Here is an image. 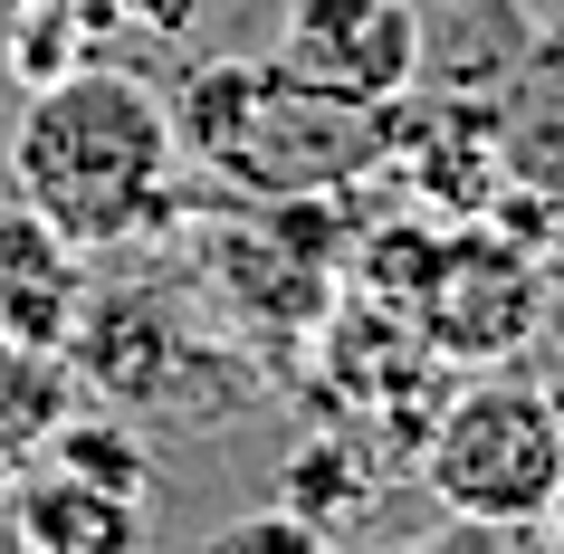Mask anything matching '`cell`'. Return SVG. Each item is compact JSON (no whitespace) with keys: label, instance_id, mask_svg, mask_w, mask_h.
Returning <instances> with one entry per match:
<instances>
[{"label":"cell","instance_id":"cell-8","mask_svg":"<svg viewBox=\"0 0 564 554\" xmlns=\"http://www.w3.org/2000/svg\"><path fill=\"white\" fill-rule=\"evenodd\" d=\"M498 163L545 202H564V30H535L527 67L498 87Z\"/></svg>","mask_w":564,"mask_h":554},{"label":"cell","instance_id":"cell-4","mask_svg":"<svg viewBox=\"0 0 564 554\" xmlns=\"http://www.w3.org/2000/svg\"><path fill=\"white\" fill-rule=\"evenodd\" d=\"M268 58L288 67L297 87H316V96L392 106V96H412L421 48H412V10H402V0H288Z\"/></svg>","mask_w":564,"mask_h":554},{"label":"cell","instance_id":"cell-6","mask_svg":"<svg viewBox=\"0 0 564 554\" xmlns=\"http://www.w3.org/2000/svg\"><path fill=\"white\" fill-rule=\"evenodd\" d=\"M87 296V249H67L39 210H0V345L67 354Z\"/></svg>","mask_w":564,"mask_h":554},{"label":"cell","instance_id":"cell-14","mask_svg":"<svg viewBox=\"0 0 564 554\" xmlns=\"http://www.w3.org/2000/svg\"><path fill=\"white\" fill-rule=\"evenodd\" d=\"M0 554H30V535H20V517L0 507Z\"/></svg>","mask_w":564,"mask_h":554},{"label":"cell","instance_id":"cell-5","mask_svg":"<svg viewBox=\"0 0 564 554\" xmlns=\"http://www.w3.org/2000/svg\"><path fill=\"white\" fill-rule=\"evenodd\" d=\"M421 345L459 354V363H498L535 335V268L517 249H488V230L441 239V268H431V296H421Z\"/></svg>","mask_w":564,"mask_h":554},{"label":"cell","instance_id":"cell-1","mask_svg":"<svg viewBox=\"0 0 564 554\" xmlns=\"http://www.w3.org/2000/svg\"><path fill=\"white\" fill-rule=\"evenodd\" d=\"M182 134L163 87L124 77V67L87 58L30 87L20 134H10V192L20 210H39L67 249H124L173 210Z\"/></svg>","mask_w":564,"mask_h":554},{"label":"cell","instance_id":"cell-7","mask_svg":"<svg viewBox=\"0 0 564 554\" xmlns=\"http://www.w3.org/2000/svg\"><path fill=\"white\" fill-rule=\"evenodd\" d=\"M412 10V87L421 96H498L535 48V20L517 0H402Z\"/></svg>","mask_w":564,"mask_h":554},{"label":"cell","instance_id":"cell-15","mask_svg":"<svg viewBox=\"0 0 564 554\" xmlns=\"http://www.w3.org/2000/svg\"><path fill=\"white\" fill-rule=\"evenodd\" d=\"M10 468H20V439L0 431V488H10Z\"/></svg>","mask_w":564,"mask_h":554},{"label":"cell","instance_id":"cell-2","mask_svg":"<svg viewBox=\"0 0 564 554\" xmlns=\"http://www.w3.org/2000/svg\"><path fill=\"white\" fill-rule=\"evenodd\" d=\"M412 468L459 525L527 535L535 517L564 507V402L535 392V382H507V373L441 392Z\"/></svg>","mask_w":564,"mask_h":554},{"label":"cell","instance_id":"cell-16","mask_svg":"<svg viewBox=\"0 0 564 554\" xmlns=\"http://www.w3.org/2000/svg\"><path fill=\"white\" fill-rule=\"evenodd\" d=\"M0 182H10V144H0Z\"/></svg>","mask_w":564,"mask_h":554},{"label":"cell","instance_id":"cell-3","mask_svg":"<svg viewBox=\"0 0 564 554\" xmlns=\"http://www.w3.org/2000/svg\"><path fill=\"white\" fill-rule=\"evenodd\" d=\"M67 363L87 392L106 402H153V411H192V421H220V411H249V373L230 354H210L192 335L173 296L153 287H116V296H87V316L67 335Z\"/></svg>","mask_w":564,"mask_h":554},{"label":"cell","instance_id":"cell-11","mask_svg":"<svg viewBox=\"0 0 564 554\" xmlns=\"http://www.w3.org/2000/svg\"><path fill=\"white\" fill-rule=\"evenodd\" d=\"M364 497H373V468H355V449H345V439H306L297 459H288V497H278V507L335 535Z\"/></svg>","mask_w":564,"mask_h":554},{"label":"cell","instance_id":"cell-12","mask_svg":"<svg viewBox=\"0 0 564 554\" xmlns=\"http://www.w3.org/2000/svg\"><path fill=\"white\" fill-rule=\"evenodd\" d=\"M202 554H335V535L306 525V517H288V507H259V517H230Z\"/></svg>","mask_w":564,"mask_h":554},{"label":"cell","instance_id":"cell-9","mask_svg":"<svg viewBox=\"0 0 564 554\" xmlns=\"http://www.w3.org/2000/svg\"><path fill=\"white\" fill-rule=\"evenodd\" d=\"M10 517H20L30 554H134L144 545V507L87 488V478H67V468L20 478V507H10Z\"/></svg>","mask_w":564,"mask_h":554},{"label":"cell","instance_id":"cell-10","mask_svg":"<svg viewBox=\"0 0 564 554\" xmlns=\"http://www.w3.org/2000/svg\"><path fill=\"white\" fill-rule=\"evenodd\" d=\"M48 468L87 478V488H106V497L153 507V449L124 431V421H58V431H48Z\"/></svg>","mask_w":564,"mask_h":554},{"label":"cell","instance_id":"cell-17","mask_svg":"<svg viewBox=\"0 0 564 554\" xmlns=\"http://www.w3.org/2000/svg\"><path fill=\"white\" fill-rule=\"evenodd\" d=\"M545 554H564V525H555V545H545Z\"/></svg>","mask_w":564,"mask_h":554},{"label":"cell","instance_id":"cell-13","mask_svg":"<svg viewBox=\"0 0 564 554\" xmlns=\"http://www.w3.org/2000/svg\"><path fill=\"white\" fill-rule=\"evenodd\" d=\"M210 0H106V30H144V39H182Z\"/></svg>","mask_w":564,"mask_h":554}]
</instances>
